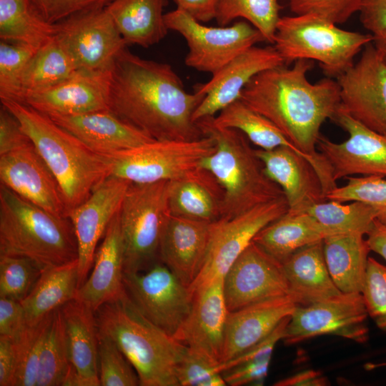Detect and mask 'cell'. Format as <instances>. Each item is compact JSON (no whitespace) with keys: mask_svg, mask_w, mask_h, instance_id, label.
I'll list each match as a JSON object with an SVG mask.
<instances>
[{"mask_svg":"<svg viewBox=\"0 0 386 386\" xmlns=\"http://www.w3.org/2000/svg\"><path fill=\"white\" fill-rule=\"evenodd\" d=\"M204 97L185 90L171 65L142 59L127 49L112 69L109 108L154 140L203 137L192 115Z\"/></svg>","mask_w":386,"mask_h":386,"instance_id":"6da1fadb","label":"cell"},{"mask_svg":"<svg viewBox=\"0 0 386 386\" xmlns=\"http://www.w3.org/2000/svg\"><path fill=\"white\" fill-rule=\"evenodd\" d=\"M313 61L294 62L255 75L243 89L240 98L269 119L300 151L327 163L317 151L322 124L332 119L341 104L337 81L330 77L316 83L307 78Z\"/></svg>","mask_w":386,"mask_h":386,"instance_id":"7a4b0ae2","label":"cell"},{"mask_svg":"<svg viewBox=\"0 0 386 386\" xmlns=\"http://www.w3.org/2000/svg\"><path fill=\"white\" fill-rule=\"evenodd\" d=\"M99 335L112 340L141 386H179L177 367L187 347L146 318L124 292L95 312Z\"/></svg>","mask_w":386,"mask_h":386,"instance_id":"3957f363","label":"cell"},{"mask_svg":"<svg viewBox=\"0 0 386 386\" xmlns=\"http://www.w3.org/2000/svg\"><path fill=\"white\" fill-rule=\"evenodd\" d=\"M1 102L19 119L56 177L69 215L110 175L105 157L91 150L46 114L21 102L1 99Z\"/></svg>","mask_w":386,"mask_h":386,"instance_id":"277c9868","label":"cell"},{"mask_svg":"<svg viewBox=\"0 0 386 386\" xmlns=\"http://www.w3.org/2000/svg\"><path fill=\"white\" fill-rule=\"evenodd\" d=\"M196 123L202 135L215 143L214 151L203 159L200 167L210 172L223 190L221 218L234 217L284 197L243 133L217 127L213 117Z\"/></svg>","mask_w":386,"mask_h":386,"instance_id":"5b68a950","label":"cell"},{"mask_svg":"<svg viewBox=\"0 0 386 386\" xmlns=\"http://www.w3.org/2000/svg\"><path fill=\"white\" fill-rule=\"evenodd\" d=\"M0 254L30 259L42 270L78 258L73 224L0 185Z\"/></svg>","mask_w":386,"mask_h":386,"instance_id":"8992f818","label":"cell"},{"mask_svg":"<svg viewBox=\"0 0 386 386\" xmlns=\"http://www.w3.org/2000/svg\"><path fill=\"white\" fill-rule=\"evenodd\" d=\"M373 40L371 34L345 30L319 16L307 14L280 17L273 46L285 65L300 59L315 61L328 77L338 78Z\"/></svg>","mask_w":386,"mask_h":386,"instance_id":"52a82bcc","label":"cell"},{"mask_svg":"<svg viewBox=\"0 0 386 386\" xmlns=\"http://www.w3.org/2000/svg\"><path fill=\"white\" fill-rule=\"evenodd\" d=\"M170 181L129 185L120 210L125 273L144 271L159 256L161 237L170 215Z\"/></svg>","mask_w":386,"mask_h":386,"instance_id":"ba28073f","label":"cell"},{"mask_svg":"<svg viewBox=\"0 0 386 386\" xmlns=\"http://www.w3.org/2000/svg\"><path fill=\"white\" fill-rule=\"evenodd\" d=\"M215 149L212 138L194 140H152L135 147L103 155L110 175L132 184L179 179L200 168Z\"/></svg>","mask_w":386,"mask_h":386,"instance_id":"9c48e42d","label":"cell"},{"mask_svg":"<svg viewBox=\"0 0 386 386\" xmlns=\"http://www.w3.org/2000/svg\"><path fill=\"white\" fill-rule=\"evenodd\" d=\"M164 21L169 30L181 34L187 42L189 51L185 64L212 74L247 49L265 41L262 34L246 21L231 26H207L178 9L164 14Z\"/></svg>","mask_w":386,"mask_h":386,"instance_id":"30bf717a","label":"cell"},{"mask_svg":"<svg viewBox=\"0 0 386 386\" xmlns=\"http://www.w3.org/2000/svg\"><path fill=\"white\" fill-rule=\"evenodd\" d=\"M289 209L285 197L260 204L232 218H220L212 224V234L202 269L189 287L193 293L224 274L253 241L256 234Z\"/></svg>","mask_w":386,"mask_h":386,"instance_id":"8fae6325","label":"cell"},{"mask_svg":"<svg viewBox=\"0 0 386 386\" xmlns=\"http://www.w3.org/2000/svg\"><path fill=\"white\" fill-rule=\"evenodd\" d=\"M124 290L138 310L174 336L188 317L194 294L163 263L134 273L124 272Z\"/></svg>","mask_w":386,"mask_h":386,"instance_id":"7c38bea8","label":"cell"},{"mask_svg":"<svg viewBox=\"0 0 386 386\" xmlns=\"http://www.w3.org/2000/svg\"><path fill=\"white\" fill-rule=\"evenodd\" d=\"M368 313L362 293L341 292L307 306H297L282 340L299 343L322 335H333L358 343L369 338Z\"/></svg>","mask_w":386,"mask_h":386,"instance_id":"4fadbf2b","label":"cell"},{"mask_svg":"<svg viewBox=\"0 0 386 386\" xmlns=\"http://www.w3.org/2000/svg\"><path fill=\"white\" fill-rule=\"evenodd\" d=\"M56 36L77 69L112 70L127 44L104 8L75 14L56 24Z\"/></svg>","mask_w":386,"mask_h":386,"instance_id":"5bb4252c","label":"cell"},{"mask_svg":"<svg viewBox=\"0 0 386 386\" xmlns=\"http://www.w3.org/2000/svg\"><path fill=\"white\" fill-rule=\"evenodd\" d=\"M337 81L342 109L366 127L386 137V62L372 42Z\"/></svg>","mask_w":386,"mask_h":386,"instance_id":"9a60e30c","label":"cell"},{"mask_svg":"<svg viewBox=\"0 0 386 386\" xmlns=\"http://www.w3.org/2000/svg\"><path fill=\"white\" fill-rule=\"evenodd\" d=\"M331 120L349 135L340 143L322 135L318 139L319 152L329 164L333 179L356 175L386 177V137L353 119L341 106Z\"/></svg>","mask_w":386,"mask_h":386,"instance_id":"2e32d148","label":"cell"},{"mask_svg":"<svg viewBox=\"0 0 386 386\" xmlns=\"http://www.w3.org/2000/svg\"><path fill=\"white\" fill-rule=\"evenodd\" d=\"M223 290L229 312L290 295L282 264L253 241L224 274Z\"/></svg>","mask_w":386,"mask_h":386,"instance_id":"e0dca14e","label":"cell"},{"mask_svg":"<svg viewBox=\"0 0 386 386\" xmlns=\"http://www.w3.org/2000/svg\"><path fill=\"white\" fill-rule=\"evenodd\" d=\"M130 184L125 179L109 176L69 213L78 246L79 288L89 276L98 242L119 212Z\"/></svg>","mask_w":386,"mask_h":386,"instance_id":"ac0fdd59","label":"cell"},{"mask_svg":"<svg viewBox=\"0 0 386 386\" xmlns=\"http://www.w3.org/2000/svg\"><path fill=\"white\" fill-rule=\"evenodd\" d=\"M0 180L22 198L68 217L60 185L32 142L0 155Z\"/></svg>","mask_w":386,"mask_h":386,"instance_id":"d6986e66","label":"cell"},{"mask_svg":"<svg viewBox=\"0 0 386 386\" xmlns=\"http://www.w3.org/2000/svg\"><path fill=\"white\" fill-rule=\"evenodd\" d=\"M285 65L274 46H253L228 62L205 84H197L195 91L204 97L194 110V122L215 114L240 98L249 81L259 73Z\"/></svg>","mask_w":386,"mask_h":386,"instance_id":"ffe728a7","label":"cell"},{"mask_svg":"<svg viewBox=\"0 0 386 386\" xmlns=\"http://www.w3.org/2000/svg\"><path fill=\"white\" fill-rule=\"evenodd\" d=\"M193 294L191 311L174 337L190 350L220 364L229 312L223 277L211 281Z\"/></svg>","mask_w":386,"mask_h":386,"instance_id":"44dd1931","label":"cell"},{"mask_svg":"<svg viewBox=\"0 0 386 386\" xmlns=\"http://www.w3.org/2000/svg\"><path fill=\"white\" fill-rule=\"evenodd\" d=\"M112 70H76L61 83L29 94L23 102L51 115H76L109 109Z\"/></svg>","mask_w":386,"mask_h":386,"instance_id":"7402d4cb","label":"cell"},{"mask_svg":"<svg viewBox=\"0 0 386 386\" xmlns=\"http://www.w3.org/2000/svg\"><path fill=\"white\" fill-rule=\"evenodd\" d=\"M255 152L267 174L282 189L290 213H305L312 205L327 201L321 179L305 157L287 147L255 149Z\"/></svg>","mask_w":386,"mask_h":386,"instance_id":"603a6c76","label":"cell"},{"mask_svg":"<svg viewBox=\"0 0 386 386\" xmlns=\"http://www.w3.org/2000/svg\"><path fill=\"white\" fill-rule=\"evenodd\" d=\"M212 224L170 214L164 226L159 257L162 263L187 287L202 269Z\"/></svg>","mask_w":386,"mask_h":386,"instance_id":"cb8c5ba5","label":"cell"},{"mask_svg":"<svg viewBox=\"0 0 386 386\" xmlns=\"http://www.w3.org/2000/svg\"><path fill=\"white\" fill-rule=\"evenodd\" d=\"M297 306L293 298L287 295L229 312L222 362L234 358L267 337Z\"/></svg>","mask_w":386,"mask_h":386,"instance_id":"d4e9b609","label":"cell"},{"mask_svg":"<svg viewBox=\"0 0 386 386\" xmlns=\"http://www.w3.org/2000/svg\"><path fill=\"white\" fill-rule=\"evenodd\" d=\"M49 117L100 155L131 149L154 140L109 109L76 115Z\"/></svg>","mask_w":386,"mask_h":386,"instance_id":"484cf974","label":"cell"},{"mask_svg":"<svg viewBox=\"0 0 386 386\" xmlns=\"http://www.w3.org/2000/svg\"><path fill=\"white\" fill-rule=\"evenodd\" d=\"M124 247L119 212L107 227L96 251L92 270L78 289L75 299L96 312L104 303L121 295L124 292Z\"/></svg>","mask_w":386,"mask_h":386,"instance_id":"4316f807","label":"cell"},{"mask_svg":"<svg viewBox=\"0 0 386 386\" xmlns=\"http://www.w3.org/2000/svg\"><path fill=\"white\" fill-rule=\"evenodd\" d=\"M60 310L70 365L90 386H100L95 311L76 299L64 304Z\"/></svg>","mask_w":386,"mask_h":386,"instance_id":"83f0119b","label":"cell"},{"mask_svg":"<svg viewBox=\"0 0 386 386\" xmlns=\"http://www.w3.org/2000/svg\"><path fill=\"white\" fill-rule=\"evenodd\" d=\"M282 264L290 295L297 306H307L341 293L327 269L323 240L302 247Z\"/></svg>","mask_w":386,"mask_h":386,"instance_id":"f1b7e54d","label":"cell"},{"mask_svg":"<svg viewBox=\"0 0 386 386\" xmlns=\"http://www.w3.org/2000/svg\"><path fill=\"white\" fill-rule=\"evenodd\" d=\"M222 199L221 186L210 172L201 167L170 181L171 215L214 222L222 217Z\"/></svg>","mask_w":386,"mask_h":386,"instance_id":"f546056e","label":"cell"},{"mask_svg":"<svg viewBox=\"0 0 386 386\" xmlns=\"http://www.w3.org/2000/svg\"><path fill=\"white\" fill-rule=\"evenodd\" d=\"M213 122L217 127L240 131L259 149L291 148L310 162L322 182H327L331 177L330 169L327 163L320 162L300 151L269 119L252 109L241 99L223 109L217 116L213 117Z\"/></svg>","mask_w":386,"mask_h":386,"instance_id":"4dcf8cb0","label":"cell"},{"mask_svg":"<svg viewBox=\"0 0 386 386\" xmlns=\"http://www.w3.org/2000/svg\"><path fill=\"white\" fill-rule=\"evenodd\" d=\"M167 4V0H112L106 9L127 45L147 48L167 34L163 13Z\"/></svg>","mask_w":386,"mask_h":386,"instance_id":"1f68e13d","label":"cell"},{"mask_svg":"<svg viewBox=\"0 0 386 386\" xmlns=\"http://www.w3.org/2000/svg\"><path fill=\"white\" fill-rule=\"evenodd\" d=\"M335 234L307 213L287 211L262 229L253 242L282 263L302 247Z\"/></svg>","mask_w":386,"mask_h":386,"instance_id":"d6a6232c","label":"cell"},{"mask_svg":"<svg viewBox=\"0 0 386 386\" xmlns=\"http://www.w3.org/2000/svg\"><path fill=\"white\" fill-rule=\"evenodd\" d=\"M329 273L341 292H362L370 252L364 235L343 233L323 239Z\"/></svg>","mask_w":386,"mask_h":386,"instance_id":"836d02e7","label":"cell"},{"mask_svg":"<svg viewBox=\"0 0 386 386\" xmlns=\"http://www.w3.org/2000/svg\"><path fill=\"white\" fill-rule=\"evenodd\" d=\"M78 289L77 259L44 269L30 292L21 301L28 325L37 324L75 299Z\"/></svg>","mask_w":386,"mask_h":386,"instance_id":"e575fe53","label":"cell"},{"mask_svg":"<svg viewBox=\"0 0 386 386\" xmlns=\"http://www.w3.org/2000/svg\"><path fill=\"white\" fill-rule=\"evenodd\" d=\"M56 34V25L47 21L29 0H0V38L36 49Z\"/></svg>","mask_w":386,"mask_h":386,"instance_id":"d590c367","label":"cell"},{"mask_svg":"<svg viewBox=\"0 0 386 386\" xmlns=\"http://www.w3.org/2000/svg\"><path fill=\"white\" fill-rule=\"evenodd\" d=\"M77 70L72 59L55 36L39 48L28 63L21 79V99L48 89Z\"/></svg>","mask_w":386,"mask_h":386,"instance_id":"8d00e7d4","label":"cell"},{"mask_svg":"<svg viewBox=\"0 0 386 386\" xmlns=\"http://www.w3.org/2000/svg\"><path fill=\"white\" fill-rule=\"evenodd\" d=\"M70 367L60 308L51 312L39 360L37 386H62Z\"/></svg>","mask_w":386,"mask_h":386,"instance_id":"74e56055","label":"cell"},{"mask_svg":"<svg viewBox=\"0 0 386 386\" xmlns=\"http://www.w3.org/2000/svg\"><path fill=\"white\" fill-rule=\"evenodd\" d=\"M305 213L336 234L366 235L377 219V212L372 207L358 201L343 204L337 201L327 200L312 205Z\"/></svg>","mask_w":386,"mask_h":386,"instance_id":"f35d334b","label":"cell"},{"mask_svg":"<svg viewBox=\"0 0 386 386\" xmlns=\"http://www.w3.org/2000/svg\"><path fill=\"white\" fill-rule=\"evenodd\" d=\"M281 9L277 0H219L215 19L223 26L243 19L273 44Z\"/></svg>","mask_w":386,"mask_h":386,"instance_id":"ab89813d","label":"cell"},{"mask_svg":"<svg viewBox=\"0 0 386 386\" xmlns=\"http://www.w3.org/2000/svg\"><path fill=\"white\" fill-rule=\"evenodd\" d=\"M49 315L37 324L28 325L13 340L16 362L11 386H37L40 353Z\"/></svg>","mask_w":386,"mask_h":386,"instance_id":"60d3db41","label":"cell"},{"mask_svg":"<svg viewBox=\"0 0 386 386\" xmlns=\"http://www.w3.org/2000/svg\"><path fill=\"white\" fill-rule=\"evenodd\" d=\"M38 49L21 42H0V98L20 102L24 71Z\"/></svg>","mask_w":386,"mask_h":386,"instance_id":"b9f144b4","label":"cell"},{"mask_svg":"<svg viewBox=\"0 0 386 386\" xmlns=\"http://www.w3.org/2000/svg\"><path fill=\"white\" fill-rule=\"evenodd\" d=\"M346 179V184L327 193V200L342 203L362 202L375 209L377 220L386 224V179L378 176H351Z\"/></svg>","mask_w":386,"mask_h":386,"instance_id":"7bdbcfd3","label":"cell"},{"mask_svg":"<svg viewBox=\"0 0 386 386\" xmlns=\"http://www.w3.org/2000/svg\"><path fill=\"white\" fill-rule=\"evenodd\" d=\"M41 272L29 258L0 254V297L21 302L30 292Z\"/></svg>","mask_w":386,"mask_h":386,"instance_id":"ee69618b","label":"cell"},{"mask_svg":"<svg viewBox=\"0 0 386 386\" xmlns=\"http://www.w3.org/2000/svg\"><path fill=\"white\" fill-rule=\"evenodd\" d=\"M98 369L101 386L139 385L135 370L117 345L99 335Z\"/></svg>","mask_w":386,"mask_h":386,"instance_id":"f6af8a7d","label":"cell"},{"mask_svg":"<svg viewBox=\"0 0 386 386\" xmlns=\"http://www.w3.org/2000/svg\"><path fill=\"white\" fill-rule=\"evenodd\" d=\"M362 295L368 316L381 330L386 331V266L368 258Z\"/></svg>","mask_w":386,"mask_h":386,"instance_id":"bcb514c9","label":"cell"},{"mask_svg":"<svg viewBox=\"0 0 386 386\" xmlns=\"http://www.w3.org/2000/svg\"><path fill=\"white\" fill-rule=\"evenodd\" d=\"M188 348V347H187ZM219 364L187 349L177 367L179 386H225Z\"/></svg>","mask_w":386,"mask_h":386,"instance_id":"7dc6e473","label":"cell"},{"mask_svg":"<svg viewBox=\"0 0 386 386\" xmlns=\"http://www.w3.org/2000/svg\"><path fill=\"white\" fill-rule=\"evenodd\" d=\"M295 14H315L336 24L358 13L362 0H287Z\"/></svg>","mask_w":386,"mask_h":386,"instance_id":"c3c4849f","label":"cell"},{"mask_svg":"<svg viewBox=\"0 0 386 386\" xmlns=\"http://www.w3.org/2000/svg\"><path fill=\"white\" fill-rule=\"evenodd\" d=\"M49 22L56 24L81 11L104 8L112 0H29Z\"/></svg>","mask_w":386,"mask_h":386,"instance_id":"681fc988","label":"cell"},{"mask_svg":"<svg viewBox=\"0 0 386 386\" xmlns=\"http://www.w3.org/2000/svg\"><path fill=\"white\" fill-rule=\"evenodd\" d=\"M290 318V316L284 319L267 337L249 350L232 360L219 364L217 365L219 372L222 373L242 363L272 357L277 343L279 340H282L284 337L285 329Z\"/></svg>","mask_w":386,"mask_h":386,"instance_id":"f907efd6","label":"cell"},{"mask_svg":"<svg viewBox=\"0 0 386 386\" xmlns=\"http://www.w3.org/2000/svg\"><path fill=\"white\" fill-rule=\"evenodd\" d=\"M31 140L19 119L5 106L0 109V155L21 148Z\"/></svg>","mask_w":386,"mask_h":386,"instance_id":"816d5d0a","label":"cell"},{"mask_svg":"<svg viewBox=\"0 0 386 386\" xmlns=\"http://www.w3.org/2000/svg\"><path fill=\"white\" fill-rule=\"evenodd\" d=\"M272 357L249 361L226 370L222 375L230 386H240L250 383L261 385L268 375Z\"/></svg>","mask_w":386,"mask_h":386,"instance_id":"f5cc1de1","label":"cell"},{"mask_svg":"<svg viewBox=\"0 0 386 386\" xmlns=\"http://www.w3.org/2000/svg\"><path fill=\"white\" fill-rule=\"evenodd\" d=\"M28 326L25 312L20 301L0 297V336L12 340Z\"/></svg>","mask_w":386,"mask_h":386,"instance_id":"db71d44e","label":"cell"},{"mask_svg":"<svg viewBox=\"0 0 386 386\" xmlns=\"http://www.w3.org/2000/svg\"><path fill=\"white\" fill-rule=\"evenodd\" d=\"M358 14L363 27L374 37L386 34V0H362Z\"/></svg>","mask_w":386,"mask_h":386,"instance_id":"11a10c76","label":"cell"},{"mask_svg":"<svg viewBox=\"0 0 386 386\" xmlns=\"http://www.w3.org/2000/svg\"><path fill=\"white\" fill-rule=\"evenodd\" d=\"M177 9L203 23L216 19L219 0H174Z\"/></svg>","mask_w":386,"mask_h":386,"instance_id":"9f6ffc18","label":"cell"},{"mask_svg":"<svg viewBox=\"0 0 386 386\" xmlns=\"http://www.w3.org/2000/svg\"><path fill=\"white\" fill-rule=\"evenodd\" d=\"M15 362L13 340L0 336V386H11Z\"/></svg>","mask_w":386,"mask_h":386,"instance_id":"6f0895ef","label":"cell"},{"mask_svg":"<svg viewBox=\"0 0 386 386\" xmlns=\"http://www.w3.org/2000/svg\"><path fill=\"white\" fill-rule=\"evenodd\" d=\"M328 381L321 372L307 370L277 382L276 386H325Z\"/></svg>","mask_w":386,"mask_h":386,"instance_id":"680465c9","label":"cell"},{"mask_svg":"<svg viewBox=\"0 0 386 386\" xmlns=\"http://www.w3.org/2000/svg\"><path fill=\"white\" fill-rule=\"evenodd\" d=\"M366 235L370 251L378 254L386 261V224L376 219Z\"/></svg>","mask_w":386,"mask_h":386,"instance_id":"91938a15","label":"cell"},{"mask_svg":"<svg viewBox=\"0 0 386 386\" xmlns=\"http://www.w3.org/2000/svg\"><path fill=\"white\" fill-rule=\"evenodd\" d=\"M372 43L386 62V34L375 36Z\"/></svg>","mask_w":386,"mask_h":386,"instance_id":"94428289","label":"cell"}]
</instances>
